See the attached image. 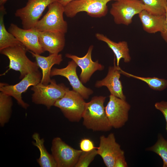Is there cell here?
Returning <instances> with one entry per match:
<instances>
[{
	"label": "cell",
	"mask_w": 167,
	"mask_h": 167,
	"mask_svg": "<svg viewBox=\"0 0 167 167\" xmlns=\"http://www.w3.org/2000/svg\"><path fill=\"white\" fill-rule=\"evenodd\" d=\"M80 150L83 152H88L96 148L93 142L89 138H84L81 139L79 143Z\"/></svg>",
	"instance_id": "83f0119b"
},
{
	"label": "cell",
	"mask_w": 167,
	"mask_h": 167,
	"mask_svg": "<svg viewBox=\"0 0 167 167\" xmlns=\"http://www.w3.org/2000/svg\"><path fill=\"white\" fill-rule=\"evenodd\" d=\"M34 141L32 143L39 149L40 152L37 162L41 167H57V165L52 154H49L44 145V139L41 138L39 133L35 132L32 135Z\"/></svg>",
	"instance_id": "44dd1931"
},
{
	"label": "cell",
	"mask_w": 167,
	"mask_h": 167,
	"mask_svg": "<svg viewBox=\"0 0 167 167\" xmlns=\"http://www.w3.org/2000/svg\"><path fill=\"white\" fill-rule=\"evenodd\" d=\"M160 33L162 38L167 42V6L166 10L165 25L163 30Z\"/></svg>",
	"instance_id": "4dcf8cb0"
},
{
	"label": "cell",
	"mask_w": 167,
	"mask_h": 167,
	"mask_svg": "<svg viewBox=\"0 0 167 167\" xmlns=\"http://www.w3.org/2000/svg\"><path fill=\"white\" fill-rule=\"evenodd\" d=\"M8 31L26 48L28 51L41 54L44 51L39 42V31L35 28L22 29L17 25L11 23Z\"/></svg>",
	"instance_id": "5bb4252c"
},
{
	"label": "cell",
	"mask_w": 167,
	"mask_h": 167,
	"mask_svg": "<svg viewBox=\"0 0 167 167\" xmlns=\"http://www.w3.org/2000/svg\"><path fill=\"white\" fill-rule=\"evenodd\" d=\"M96 149L98 155L101 157L107 167H114L117 157L124 153L116 142L113 133H110L107 137L104 135L100 136L99 146Z\"/></svg>",
	"instance_id": "4fadbf2b"
},
{
	"label": "cell",
	"mask_w": 167,
	"mask_h": 167,
	"mask_svg": "<svg viewBox=\"0 0 167 167\" xmlns=\"http://www.w3.org/2000/svg\"><path fill=\"white\" fill-rule=\"evenodd\" d=\"M117 0H75L64 7V14L68 17H74L78 13L85 12L92 17L101 18L107 14V3Z\"/></svg>",
	"instance_id": "8992f818"
},
{
	"label": "cell",
	"mask_w": 167,
	"mask_h": 167,
	"mask_svg": "<svg viewBox=\"0 0 167 167\" xmlns=\"http://www.w3.org/2000/svg\"><path fill=\"white\" fill-rule=\"evenodd\" d=\"M57 0H28L26 6L16 10L15 15L21 20L23 28H34L44 10Z\"/></svg>",
	"instance_id": "ba28073f"
},
{
	"label": "cell",
	"mask_w": 167,
	"mask_h": 167,
	"mask_svg": "<svg viewBox=\"0 0 167 167\" xmlns=\"http://www.w3.org/2000/svg\"><path fill=\"white\" fill-rule=\"evenodd\" d=\"M144 10L141 0H117L112 4L110 13L117 24L129 25L133 17Z\"/></svg>",
	"instance_id": "52a82bcc"
},
{
	"label": "cell",
	"mask_w": 167,
	"mask_h": 167,
	"mask_svg": "<svg viewBox=\"0 0 167 167\" xmlns=\"http://www.w3.org/2000/svg\"><path fill=\"white\" fill-rule=\"evenodd\" d=\"M27 51L22 44L0 50V53L6 56L9 60V69L2 75L12 69L20 72L19 79H22L28 73L38 70L39 67L36 62H32L27 57Z\"/></svg>",
	"instance_id": "7a4b0ae2"
},
{
	"label": "cell",
	"mask_w": 167,
	"mask_h": 167,
	"mask_svg": "<svg viewBox=\"0 0 167 167\" xmlns=\"http://www.w3.org/2000/svg\"><path fill=\"white\" fill-rule=\"evenodd\" d=\"M93 46L90 45L86 54L83 57H79L76 55L66 54L65 56L73 60L81 69L79 79L82 83L88 82L92 75L97 70L101 71L104 66L99 63L98 60L93 61L92 59V53Z\"/></svg>",
	"instance_id": "9a60e30c"
},
{
	"label": "cell",
	"mask_w": 167,
	"mask_h": 167,
	"mask_svg": "<svg viewBox=\"0 0 167 167\" xmlns=\"http://www.w3.org/2000/svg\"><path fill=\"white\" fill-rule=\"evenodd\" d=\"M127 163L125 160L124 153L118 156L116 158L114 167H127Z\"/></svg>",
	"instance_id": "f546056e"
},
{
	"label": "cell",
	"mask_w": 167,
	"mask_h": 167,
	"mask_svg": "<svg viewBox=\"0 0 167 167\" xmlns=\"http://www.w3.org/2000/svg\"><path fill=\"white\" fill-rule=\"evenodd\" d=\"M144 10L149 13L156 15H165L167 0H141Z\"/></svg>",
	"instance_id": "d4e9b609"
},
{
	"label": "cell",
	"mask_w": 167,
	"mask_h": 167,
	"mask_svg": "<svg viewBox=\"0 0 167 167\" xmlns=\"http://www.w3.org/2000/svg\"><path fill=\"white\" fill-rule=\"evenodd\" d=\"M65 34L60 32L39 31V42L43 51L48 52L49 54L61 52L65 45Z\"/></svg>",
	"instance_id": "e0dca14e"
},
{
	"label": "cell",
	"mask_w": 167,
	"mask_h": 167,
	"mask_svg": "<svg viewBox=\"0 0 167 167\" xmlns=\"http://www.w3.org/2000/svg\"><path fill=\"white\" fill-rule=\"evenodd\" d=\"M75 0H57V1L61 4L64 6H66L70 2Z\"/></svg>",
	"instance_id": "1f68e13d"
},
{
	"label": "cell",
	"mask_w": 167,
	"mask_h": 167,
	"mask_svg": "<svg viewBox=\"0 0 167 167\" xmlns=\"http://www.w3.org/2000/svg\"><path fill=\"white\" fill-rule=\"evenodd\" d=\"M77 66L75 62L72 60L68 62L67 65L65 68H52L50 76L60 75L66 77L69 81L73 90L79 94L84 99H88L93 91L85 87L79 78L76 72Z\"/></svg>",
	"instance_id": "7c38bea8"
},
{
	"label": "cell",
	"mask_w": 167,
	"mask_h": 167,
	"mask_svg": "<svg viewBox=\"0 0 167 167\" xmlns=\"http://www.w3.org/2000/svg\"><path fill=\"white\" fill-rule=\"evenodd\" d=\"M29 51L35 58L38 66L42 70V77L40 82L45 85L49 84L51 80L50 74L52 67L54 65L60 64L62 61V55L54 54L45 57Z\"/></svg>",
	"instance_id": "ac0fdd59"
},
{
	"label": "cell",
	"mask_w": 167,
	"mask_h": 167,
	"mask_svg": "<svg viewBox=\"0 0 167 167\" xmlns=\"http://www.w3.org/2000/svg\"><path fill=\"white\" fill-rule=\"evenodd\" d=\"M13 105L11 96L0 92V125L3 127L10 119Z\"/></svg>",
	"instance_id": "603a6c76"
},
{
	"label": "cell",
	"mask_w": 167,
	"mask_h": 167,
	"mask_svg": "<svg viewBox=\"0 0 167 167\" xmlns=\"http://www.w3.org/2000/svg\"><path fill=\"white\" fill-rule=\"evenodd\" d=\"M69 88L63 84H57L54 79L47 85L40 82L31 88L33 92L32 101L36 104L44 105L49 109L64 96Z\"/></svg>",
	"instance_id": "3957f363"
},
{
	"label": "cell",
	"mask_w": 167,
	"mask_h": 167,
	"mask_svg": "<svg viewBox=\"0 0 167 167\" xmlns=\"http://www.w3.org/2000/svg\"><path fill=\"white\" fill-rule=\"evenodd\" d=\"M106 97L95 96L86 103L82 118L83 125L93 131L106 132L112 127L107 117L104 106Z\"/></svg>",
	"instance_id": "6da1fadb"
},
{
	"label": "cell",
	"mask_w": 167,
	"mask_h": 167,
	"mask_svg": "<svg viewBox=\"0 0 167 167\" xmlns=\"http://www.w3.org/2000/svg\"><path fill=\"white\" fill-rule=\"evenodd\" d=\"M96 148L88 152L82 151L75 167L89 166L96 156L98 155Z\"/></svg>",
	"instance_id": "4316f807"
},
{
	"label": "cell",
	"mask_w": 167,
	"mask_h": 167,
	"mask_svg": "<svg viewBox=\"0 0 167 167\" xmlns=\"http://www.w3.org/2000/svg\"><path fill=\"white\" fill-rule=\"evenodd\" d=\"M51 150L57 167H74L82 152L70 146L59 137L54 138Z\"/></svg>",
	"instance_id": "30bf717a"
},
{
	"label": "cell",
	"mask_w": 167,
	"mask_h": 167,
	"mask_svg": "<svg viewBox=\"0 0 167 167\" xmlns=\"http://www.w3.org/2000/svg\"><path fill=\"white\" fill-rule=\"evenodd\" d=\"M139 16L142 23L143 29L149 33L161 32L165 23V15H160L152 14L145 10L142 11Z\"/></svg>",
	"instance_id": "ffe728a7"
},
{
	"label": "cell",
	"mask_w": 167,
	"mask_h": 167,
	"mask_svg": "<svg viewBox=\"0 0 167 167\" xmlns=\"http://www.w3.org/2000/svg\"><path fill=\"white\" fill-rule=\"evenodd\" d=\"M155 108L160 111L163 115L166 122L165 130L167 132V101H162L155 103Z\"/></svg>",
	"instance_id": "f1b7e54d"
},
{
	"label": "cell",
	"mask_w": 167,
	"mask_h": 167,
	"mask_svg": "<svg viewBox=\"0 0 167 167\" xmlns=\"http://www.w3.org/2000/svg\"><path fill=\"white\" fill-rule=\"evenodd\" d=\"M115 61L116 58L114 57L113 66L109 67L106 76L102 80L96 81L95 86L97 88L105 86L111 94L126 100V97L123 92L122 83L119 79L121 74L120 67L116 65Z\"/></svg>",
	"instance_id": "2e32d148"
},
{
	"label": "cell",
	"mask_w": 167,
	"mask_h": 167,
	"mask_svg": "<svg viewBox=\"0 0 167 167\" xmlns=\"http://www.w3.org/2000/svg\"><path fill=\"white\" fill-rule=\"evenodd\" d=\"M121 74L129 77H131L141 80L147 84L151 89L157 91H161L167 87V80L156 77H144L130 74L123 71L120 68Z\"/></svg>",
	"instance_id": "cb8c5ba5"
},
{
	"label": "cell",
	"mask_w": 167,
	"mask_h": 167,
	"mask_svg": "<svg viewBox=\"0 0 167 167\" xmlns=\"http://www.w3.org/2000/svg\"><path fill=\"white\" fill-rule=\"evenodd\" d=\"M6 12L3 5L0 6V51L6 48L22 44L5 27L4 17Z\"/></svg>",
	"instance_id": "7402d4cb"
},
{
	"label": "cell",
	"mask_w": 167,
	"mask_h": 167,
	"mask_svg": "<svg viewBox=\"0 0 167 167\" xmlns=\"http://www.w3.org/2000/svg\"><path fill=\"white\" fill-rule=\"evenodd\" d=\"M84 99L79 93L69 88L54 106L59 108L63 115L71 122H79L82 118L86 104Z\"/></svg>",
	"instance_id": "5b68a950"
},
{
	"label": "cell",
	"mask_w": 167,
	"mask_h": 167,
	"mask_svg": "<svg viewBox=\"0 0 167 167\" xmlns=\"http://www.w3.org/2000/svg\"><path fill=\"white\" fill-rule=\"evenodd\" d=\"M130 105L126 101L112 94L105 107L107 117L111 126L118 129L123 126L128 120Z\"/></svg>",
	"instance_id": "8fae6325"
},
{
	"label": "cell",
	"mask_w": 167,
	"mask_h": 167,
	"mask_svg": "<svg viewBox=\"0 0 167 167\" xmlns=\"http://www.w3.org/2000/svg\"><path fill=\"white\" fill-rule=\"evenodd\" d=\"M146 150L153 152L159 155L162 160L163 167H167V140L161 134L158 135L156 143Z\"/></svg>",
	"instance_id": "484cf974"
},
{
	"label": "cell",
	"mask_w": 167,
	"mask_h": 167,
	"mask_svg": "<svg viewBox=\"0 0 167 167\" xmlns=\"http://www.w3.org/2000/svg\"><path fill=\"white\" fill-rule=\"evenodd\" d=\"M8 0H0V5H3Z\"/></svg>",
	"instance_id": "d6a6232c"
},
{
	"label": "cell",
	"mask_w": 167,
	"mask_h": 167,
	"mask_svg": "<svg viewBox=\"0 0 167 167\" xmlns=\"http://www.w3.org/2000/svg\"><path fill=\"white\" fill-rule=\"evenodd\" d=\"M95 36L98 40L105 43L113 52L116 60V65L119 66L120 60L123 58L125 62H129L131 58L129 54V50L127 43L125 41L115 42L104 34L96 33Z\"/></svg>",
	"instance_id": "d6986e66"
},
{
	"label": "cell",
	"mask_w": 167,
	"mask_h": 167,
	"mask_svg": "<svg viewBox=\"0 0 167 167\" xmlns=\"http://www.w3.org/2000/svg\"><path fill=\"white\" fill-rule=\"evenodd\" d=\"M46 14L36 23L34 28L40 32L50 31L66 33L67 31V22L63 18L64 7L57 1L48 6Z\"/></svg>",
	"instance_id": "277c9868"
},
{
	"label": "cell",
	"mask_w": 167,
	"mask_h": 167,
	"mask_svg": "<svg viewBox=\"0 0 167 167\" xmlns=\"http://www.w3.org/2000/svg\"><path fill=\"white\" fill-rule=\"evenodd\" d=\"M42 77V74L38 70L27 74L19 83L15 85L0 83V92L13 97L19 105L24 109H27L29 105L23 100L22 94L30 86L36 85L40 83Z\"/></svg>",
	"instance_id": "9c48e42d"
}]
</instances>
